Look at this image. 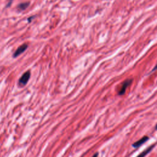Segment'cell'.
Masks as SVG:
<instances>
[{
  "label": "cell",
  "instance_id": "6da1fadb",
  "mask_svg": "<svg viewBox=\"0 0 157 157\" xmlns=\"http://www.w3.org/2000/svg\"><path fill=\"white\" fill-rule=\"evenodd\" d=\"M30 76H31V73L30 71H28L25 72L19 79V84L22 87L25 86L28 82L30 78Z\"/></svg>",
  "mask_w": 157,
  "mask_h": 157
},
{
  "label": "cell",
  "instance_id": "7a4b0ae2",
  "mask_svg": "<svg viewBox=\"0 0 157 157\" xmlns=\"http://www.w3.org/2000/svg\"><path fill=\"white\" fill-rule=\"evenodd\" d=\"M133 80L132 79H128L126 80L122 84L121 88L120 89V91H119V95H123L125 94V91H126V89L130 86L132 83Z\"/></svg>",
  "mask_w": 157,
  "mask_h": 157
},
{
  "label": "cell",
  "instance_id": "3957f363",
  "mask_svg": "<svg viewBox=\"0 0 157 157\" xmlns=\"http://www.w3.org/2000/svg\"><path fill=\"white\" fill-rule=\"evenodd\" d=\"M148 139H149V137H148V136H144V137H142L141 139H139V141H136V142H135V143L133 144L132 147L135 148H139V147H141L142 144H144L145 142H147Z\"/></svg>",
  "mask_w": 157,
  "mask_h": 157
},
{
  "label": "cell",
  "instance_id": "277c9868",
  "mask_svg": "<svg viewBox=\"0 0 157 157\" xmlns=\"http://www.w3.org/2000/svg\"><path fill=\"white\" fill-rule=\"evenodd\" d=\"M27 48H28V45L26 44H24L20 45V46L17 49L16 51H15V53L14 54V58L17 57V56H19L20 54L23 53L27 49Z\"/></svg>",
  "mask_w": 157,
  "mask_h": 157
},
{
  "label": "cell",
  "instance_id": "5b68a950",
  "mask_svg": "<svg viewBox=\"0 0 157 157\" xmlns=\"http://www.w3.org/2000/svg\"><path fill=\"white\" fill-rule=\"evenodd\" d=\"M155 146V144H153L152 145V146H150L149 147H148L147 149H146L145 150H144L143 152H141V153H140L139 155H137L136 157H145L147 154H148V153L151 152V150L154 148Z\"/></svg>",
  "mask_w": 157,
  "mask_h": 157
},
{
  "label": "cell",
  "instance_id": "8992f818",
  "mask_svg": "<svg viewBox=\"0 0 157 157\" xmlns=\"http://www.w3.org/2000/svg\"><path fill=\"white\" fill-rule=\"evenodd\" d=\"M29 5H30V3H29V2H25V3H20L17 6V8L19 9H20V11H24L29 6Z\"/></svg>",
  "mask_w": 157,
  "mask_h": 157
},
{
  "label": "cell",
  "instance_id": "52a82bcc",
  "mask_svg": "<svg viewBox=\"0 0 157 157\" xmlns=\"http://www.w3.org/2000/svg\"><path fill=\"white\" fill-rule=\"evenodd\" d=\"M33 18H34V17H30L29 18V19H28V22H29V23L31 22V20H32V19H33Z\"/></svg>",
  "mask_w": 157,
  "mask_h": 157
},
{
  "label": "cell",
  "instance_id": "ba28073f",
  "mask_svg": "<svg viewBox=\"0 0 157 157\" xmlns=\"http://www.w3.org/2000/svg\"><path fill=\"white\" fill-rule=\"evenodd\" d=\"M98 153H96L92 157H98Z\"/></svg>",
  "mask_w": 157,
  "mask_h": 157
},
{
  "label": "cell",
  "instance_id": "9c48e42d",
  "mask_svg": "<svg viewBox=\"0 0 157 157\" xmlns=\"http://www.w3.org/2000/svg\"><path fill=\"white\" fill-rule=\"evenodd\" d=\"M155 129H156V130H157V124L156 125V126H155Z\"/></svg>",
  "mask_w": 157,
  "mask_h": 157
}]
</instances>
